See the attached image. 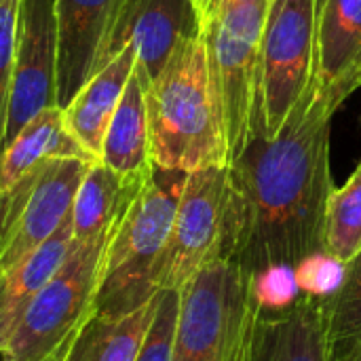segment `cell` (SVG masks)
I'll return each instance as SVG.
<instances>
[{"label":"cell","instance_id":"1","mask_svg":"<svg viewBox=\"0 0 361 361\" xmlns=\"http://www.w3.org/2000/svg\"><path fill=\"white\" fill-rule=\"evenodd\" d=\"M343 104L317 80L273 137L258 135L228 165L226 260L250 275L298 269L324 252V222L334 190L330 127Z\"/></svg>","mask_w":361,"mask_h":361},{"label":"cell","instance_id":"2","mask_svg":"<svg viewBox=\"0 0 361 361\" xmlns=\"http://www.w3.org/2000/svg\"><path fill=\"white\" fill-rule=\"evenodd\" d=\"M146 104L150 159L157 167L190 173L228 165L220 99L201 30L148 85Z\"/></svg>","mask_w":361,"mask_h":361},{"label":"cell","instance_id":"3","mask_svg":"<svg viewBox=\"0 0 361 361\" xmlns=\"http://www.w3.org/2000/svg\"><path fill=\"white\" fill-rule=\"evenodd\" d=\"M260 311L254 275L233 260L203 267L180 290L171 361H252Z\"/></svg>","mask_w":361,"mask_h":361},{"label":"cell","instance_id":"4","mask_svg":"<svg viewBox=\"0 0 361 361\" xmlns=\"http://www.w3.org/2000/svg\"><path fill=\"white\" fill-rule=\"evenodd\" d=\"M186 178V171L163 169L152 163L110 241L95 313H127L157 296L152 275L169 239Z\"/></svg>","mask_w":361,"mask_h":361},{"label":"cell","instance_id":"5","mask_svg":"<svg viewBox=\"0 0 361 361\" xmlns=\"http://www.w3.org/2000/svg\"><path fill=\"white\" fill-rule=\"evenodd\" d=\"M121 218L102 235L72 243L59 269L25 309L0 353V361H40L80 319L95 313L110 241Z\"/></svg>","mask_w":361,"mask_h":361},{"label":"cell","instance_id":"6","mask_svg":"<svg viewBox=\"0 0 361 361\" xmlns=\"http://www.w3.org/2000/svg\"><path fill=\"white\" fill-rule=\"evenodd\" d=\"M271 0L235 6L201 27L220 99L228 165L260 135V38Z\"/></svg>","mask_w":361,"mask_h":361},{"label":"cell","instance_id":"7","mask_svg":"<svg viewBox=\"0 0 361 361\" xmlns=\"http://www.w3.org/2000/svg\"><path fill=\"white\" fill-rule=\"evenodd\" d=\"M322 0H271L260 38V135L273 137L317 80Z\"/></svg>","mask_w":361,"mask_h":361},{"label":"cell","instance_id":"8","mask_svg":"<svg viewBox=\"0 0 361 361\" xmlns=\"http://www.w3.org/2000/svg\"><path fill=\"white\" fill-rule=\"evenodd\" d=\"M228 203V165L188 173L169 239L154 267L152 286L157 292L182 290L203 267L226 260Z\"/></svg>","mask_w":361,"mask_h":361},{"label":"cell","instance_id":"9","mask_svg":"<svg viewBox=\"0 0 361 361\" xmlns=\"http://www.w3.org/2000/svg\"><path fill=\"white\" fill-rule=\"evenodd\" d=\"M89 159L55 157L0 195V271L36 252L70 218Z\"/></svg>","mask_w":361,"mask_h":361},{"label":"cell","instance_id":"10","mask_svg":"<svg viewBox=\"0 0 361 361\" xmlns=\"http://www.w3.org/2000/svg\"><path fill=\"white\" fill-rule=\"evenodd\" d=\"M137 0H55L57 93L66 108L129 42Z\"/></svg>","mask_w":361,"mask_h":361},{"label":"cell","instance_id":"11","mask_svg":"<svg viewBox=\"0 0 361 361\" xmlns=\"http://www.w3.org/2000/svg\"><path fill=\"white\" fill-rule=\"evenodd\" d=\"M57 15L55 0H21L15 66L0 150L40 110L55 106Z\"/></svg>","mask_w":361,"mask_h":361},{"label":"cell","instance_id":"12","mask_svg":"<svg viewBox=\"0 0 361 361\" xmlns=\"http://www.w3.org/2000/svg\"><path fill=\"white\" fill-rule=\"evenodd\" d=\"M252 361H330L324 298L302 292L281 309H262Z\"/></svg>","mask_w":361,"mask_h":361},{"label":"cell","instance_id":"13","mask_svg":"<svg viewBox=\"0 0 361 361\" xmlns=\"http://www.w3.org/2000/svg\"><path fill=\"white\" fill-rule=\"evenodd\" d=\"M317 87L341 104L361 87V0H322Z\"/></svg>","mask_w":361,"mask_h":361},{"label":"cell","instance_id":"14","mask_svg":"<svg viewBox=\"0 0 361 361\" xmlns=\"http://www.w3.org/2000/svg\"><path fill=\"white\" fill-rule=\"evenodd\" d=\"M135 63L137 51L129 40L123 51L102 72H97L61 110L68 133L95 161H99L108 125L135 70Z\"/></svg>","mask_w":361,"mask_h":361},{"label":"cell","instance_id":"15","mask_svg":"<svg viewBox=\"0 0 361 361\" xmlns=\"http://www.w3.org/2000/svg\"><path fill=\"white\" fill-rule=\"evenodd\" d=\"M201 30L195 0H137L129 40L137 51V68L152 82L176 51Z\"/></svg>","mask_w":361,"mask_h":361},{"label":"cell","instance_id":"16","mask_svg":"<svg viewBox=\"0 0 361 361\" xmlns=\"http://www.w3.org/2000/svg\"><path fill=\"white\" fill-rule=\"evenodd\" d=\"M148 85V78L135 63L104 137L99 161L123 178L140 176L152 167L146 104Z\"/></svg>","mask_w":361,"mask_h":361},{"label":"cell","instance_id":"17","mask_svg":"<svg viewBox=\"0 0 361 361\" xmlns=\"http://www.w3.org/2000/svg\"><path fill=\"white\" fill-rule=\"evenodd\" d=\"M72 243L74 235L70 214V218L57 228V233L51 235L36 252H32L19 264L0 271V353L34 296L68 256Z\"/></svg>","mask_w":361,"mask_h":361},{"label":"cell","instance_id":"18","mask_svg":"<svg viewBox=\"0 0 361 361\" xmlns=\"http://www.w3.org/2000/svg\"><path fill=\"white\" fill-rule=\"evenodd\" d=\"M55 157L95 161L68 133L61 108L49 106L25 123V127L0 150V195L13 190L40 163Z\"/></svg>","mask_w":361,"mask_h":361},{"label":"cell","instance_id":"19","mask_svg":"<svg viewBox=\"0 0 361 361\" xmlns=\"http://www.w3.org/2000/svg\"><path fill=\"white\" fill-rule=\"evenodd\" d=\"M150 169L140 176L123 178L102 161L91 163L72 205L74 241L91 239L108 231L125 214Z\"/></svg>","mask_w":361,"mask_h":361},{"label":"cell","instance_id":"20","mask_svg":"<svg viewBox=\"0 0 361 361\" xmlns=\"http://www.w3.org/2000/svg\"><path fill=\"white\" fill-rule=\"evenodd\" d=\"M157 302L159 292L127 313H95L85 326L70 361H135L152 324Z\"/></svg>","mask_w":361,"mask_h":361},{"label":"cell","instance_id":"21","mask_svg":"<svg viewBox=\"0 0 361 361\" xmlns=\"http://www.w3.org/2000/svg\"><path fill=\"white\" fill-rule=\"evenodd\" d=\"M361 250V163L345 186L334 188L324 222V252L347 264Z\"/></svg>","mask_w":361,"mask_h":361},{"label":"cell","instance_id":"22","mask_svg":"<svg viewBox=\"0 0 361 361\" xmlns=\"http://www.w3.org/2000/svg\"><path fill=\"white\" fill-rule=\"evenodd\" d=\"M324 322L330 347L361 338V250L345 264L338 288L324 296Z\"/></svg>","mask_w":361,"mask_h":361},{"label":"cell","instance_id":"23","mask_svg":"<svg viewBox=\"0 0 361 361\" xmlns=\"http://www.w3.org/2000/svg\"><path fill=\"white\" fill-rule=\"evenodd\" d=\"M180 315V290H161L157 311L135 361H171Z\"/></svg>","mask_w":361,"mask_h":361},{"label":"cell","instance_id":"24","mask_svg":"<svg viewBox=\"0 0 361 361\" xmlns=\"http://www.w3.org/2000/svg\"><path fill=\"white\" fill-rule=\"evenodd\" d=\"M19 4L21 0H0V146L6 125L8 93L13 80V66H15Z\"/></svg>","mask_w":361,"mask_h":361},{"label":"cell","instance_id":"25","mask_svg":"<svg viewBox=\"0 0 361 361\" xmlns=\"http://www.w3.org/2000/svg\"><path fill=\"white\" fill-rule=\"evenodd\" d=\"M343 271H345V264H341L336 258L328 256L326 252H317L296 269L300 292L324 298L338 288Z\"/></svg>","mask_w":361,"mask_h":361},{"label":"cell","instance_id":"26","mask_svg":"<svg viewBox=\"0 0 361 361\" xmlns=\"http://www.w3.org/2000/svg\"><path fill=\"white\" fill-rule=\"evenodd\" d=\"M256 294L262 309H281L294 302L302 292L298 286L296 269L273 267L254 277Z\"/></svg>","mask_w":361,"mask_h":361},{"label":"cell","instance_id":"27","mask_svg":"<svg viewBox=\"0 0 361 361\" xmlns=\"http://www.w3.org/2000/svg\"><path fill=\"white\" fill-rule=\"evenodd\" d=\"M254 2H262V0H195L199 25L203 27L205 23L218 19L222 13H226L235 6H245V4H254Z\"/></svg>","mask_w":361,"mask_h":361},{"label":"cell","instance_id":"28","mask_svg":"<svg viewBox=\"0 0 361 361\" xmlns=\"http://www.w3.org/2000/svg\"><path fill=\"white\" fill-rule=\"evenodd\" d=\"M95 313H91V315H87L85 319H80L72 330H70V334L49 353V355H44L40 361H70L72 357V351H74V347H76V343H78V338H80V334H82V330H85V326L89 324V319L93 317Z\"/></svg>","mask_w":361,"mask_h":361},{"label":"cell","instance_id":"29","mask_svg":"<svg viewBox=\"0 0 361 361\" xmlns=\"http://www.w3.org/2000/svg\"><path fill=\"white\" fill-rule=\"evenodd\" d=\"M330 361H361V338L330 347Z\"/></svg>","mask_w":361,"mask_h":361}]
</instances>
